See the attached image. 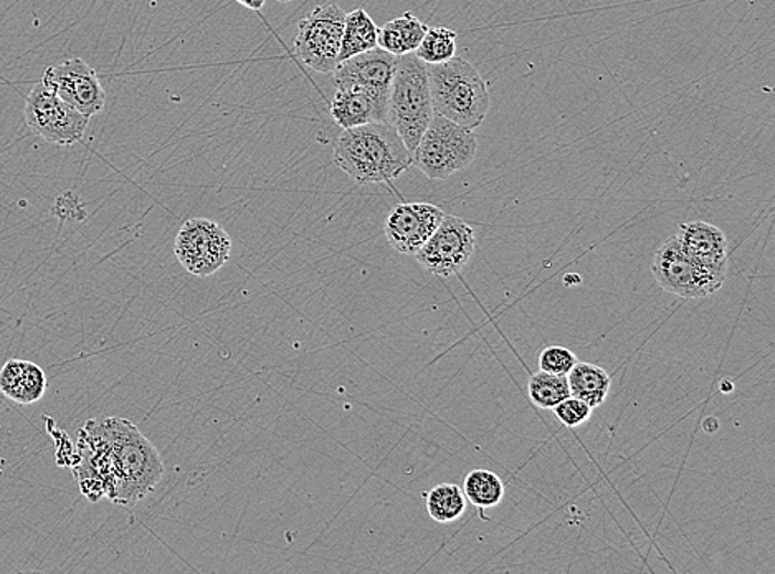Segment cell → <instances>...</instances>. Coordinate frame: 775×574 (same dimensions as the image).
Listing matches in <instances>:
<instances>
[{
    "mask_svg": "<svg viewBox=\"0 0 775 574\" xmlns=\"http://www.w3.org/2000/svg\"><path fill=\"white\" fill-rule=\"evenodd\" d=\"M72 467L90 502L109 499L122 507H135L155 492L164 473L156 447L123 417L88 420L78 430V456Z\"/></svg>",
    "mask_w": 775,
    "mask_h": 574,
    "instance_id": "1",
    "label": "cell"
},
{
    "mask_svg": "<svg viewBox=\"0 0 775 574\" xmlns=\"http://www.w3.org/2000/svg\"><path fill=\"white\" fill-rule=\"evenodd\" d=\"M333 163L359 185H373L404 175L412 166V153L389 123H367L341 133Z\"/></svg>",
    "mask_w": 775,
    "mask_h": 574,
    "instance_id": "2",
    "label": "cell"
},
{
    "mask_svg": "<svg viewBox=\"0 0 775 574\" xmlns=\"http://www.w3.org/2000/svg\"><path fill=\"white\" fill-rule=\"evenodd\" d=\"M433 112L457 125L474 129L481 126L490 112L491 98L486 80L462 56L449 62L427 65Z\"/></svg>",
    "mask_w": 775,
    "mask_h": 574,
    "instance_id": "3",
    "label": "cell"
},
{
    "mask_svg": "<svg viewBox=\"0 0 775 574\" xmlns=\"http://www.w3.org/2000/svg\"><path fill=\"white\" fill-rule=\"evenodd\" d=\"M433 116L436 112H433L427 63L422 62L416 53L397 56L396 73L390 85L387 122L396 128L410 153L416 152Z\"/></svg>",
    "mask_w": 775,
    "mask_h": 574,
    "instance_id": "4",
    "label": "cell"
},
{
    "mask_svg": "<svg viewBox=\"0 0 775 574\" xmlns=\"http://www.w3.org/2000/svg\"><path fill=\"white\" fill-rule=\"evenodd\" d=\"M476 136L465 126L436 115L412 153V166L433 181L449 179L476 158Z\"/></svg>",
    "mask_w": 775,
    "mask_h": 574,
    "instance_id": "5",
    "label": "cell"
},
{
    "mask_svg": "<svg viewBox=\"0 0 775 574\" xmlns=\"http://www.w3.org/2000/svg\"><path fill=\"white\" fill-rule=\"evenodd\" d=\"M346 12L336 3L317 6L303 17L295 36V53L317 73H333L337 66Z\"/></svg>",
    "mask_w": 775,
    "mask_h": 574,
    "instance_id": "6",
    "label": "cell"
},
{
    "mask_svg": "<svg viewBox=\"0 0 775 574\" xmlns=\"http://www.w3.org/2000/svg\"><path fill=\"white\" fill-rule=\"evenodd\" d=\"M651 272L664 292L684 300L706 299L721 290L726 282L691 259L681 249L677 236L670 237L657 250Z\"/></svg>",
    "mask_w": 775,
    "mask_h": 574,
    "instance_id": "7",
    "label": "cell"
},
{
    "mask_svg": "<svg viewBox=\"0 0 775 574\" xmlns=\"http://www.w3.org/2000/svg\"><path fill=\"white\" fill-rule=\"evenodd\" d=\"M180 265L197 276L219 272L232 253V239L219 223L210 219H190L180 227L174 242Z\"/></svg>",
    "mask_w": 775,
    "mask_h": 574,
    "instance_id": "8",
    "label": "cell"
},
{
    "mask_svg": "<svg viewBox=\"0 0 775 574\" xmlns=\"http://www.w3.org/2000/svg\"><path fill=\"white\" fill-rule=\"evenodd\" d=\"M25 123L30 132L59 146L80 143L88 128V116L66 105L43 83L33 86L27 96Z\"/></svg>",
    "mask_w": 775,
    "mask_h": 574,
    "instance_id": "9",
    "label": "cell"
},
{
    "mask_svg": "<svg viewBox=\"0 0 775 574\" xmlns=\"http://www.w3.org/2000/svg\"><path fill=\"white\" fill-rule=\"evenodd\" d=\"M474 230L455 216L443 217L436 232L416 253L417 262L437 276L459 275L474 255Z\"/></svg>",
    "mask_w": 775,
    "mask_h": 574,
    "instance_id": "10",
    "label": "cell"
},
{
    "mask_svg": "<svg viewBox=\"0 0 775 574\" xmlns=\"http://www.w3.org/2000/svg\"><path fill=\"white\" fill-rule=\"evenodd\" d=\"M42 83L66 105L88 118L105 109V88L95 70L82 59H69L60 65L49 66L43 73Z\"/></svg>",
    "mask_w": 775,
    "mask_h": 574,
    "instance_id": "11",
    "label": "cell"
},
{
    "mask_svg": "<svg viewBox=\"0 0 775 574\" xmlns=\"http://www.w3.org/2000/svg\"><path fill=\"white\" fill-rule=\"evenodd\" d=\"M446 212L436 203H399L384 223L387 242L404 255H416L442 222Z\"/></svg>",
    "mask_w": 775,
    "mask_h": 574,
    "instance_id": "12",
    "label": "cell"
},
{
    "mask_svg": "<svg viewBox=\"0 0 775 574\" xmlns=\"http://www.w3.org/2000/svg\"><path fill=\"white\" fill-rule=\"evenodd\" d=\"M397 56L386 50L376 49L350 56L334 69V85H356L373 90L380 95H390Z\"/></svg>",
    "mask_w": 775,
    "mask_h": 574,
    "instance_id": "13",
    "label": "cell"
},
{
    "mask_svg": "<svg viewBox=\"0 0 775 574\" xmlns=\"http://www.w3.org/2000/svg\"><path fill=\"white\" fill-rule=\"evenodd\" d=\"M387 108L389 96L363 86L344 85L336 86L331 102V116L341 128L349 129L367 123H389Z\"/></svg>",
    "mask_w": 775,
    "mask_h": 574,
    "instance_id": "14",
    "label": "cell"
},
{
    "mask_svg": "<svg viewBox=\"0 0 775 574\" xmlns=\"http://www.w3.org/2000/svg\"><path fill=\"white\" fill-rule=\"evenodd\" d=\"M681 249L714 275L726 280L727 239L720 227L703 220L681 223L677 233Z\"/></svg>",
    "mask_w": 775,
    "mask_h": 574,
    "instance_id": "15",
    "label": "cell"
},
{
    "mask_svg": "<svg viewBox=\"0 0 775 574\" xmlns=\"http://www.w3.org/2000/svg\"><path fill=\"white\" fill-rule=\"evenodd\" d=\"M427 30L429 25L419 17L406 12L380 27L377 33V46L396 56L407 55L416 52Z\"/></svg>",
    "mask_w": 775,
    "mask_h": 574,
    "instance_id": "16",
    "label": "cell"
},
{
    "mask_svg": "<svg viewBox=\"0 0 775 574\" xmlns=\"http://www.w3.org/2000/svg\"><path fill=\"white\" fill-rule=\"evenodd\" d=\"M377 33H379V27L376 25L373 17L366 10L356 9L346 13L337 63L376 49Z\"/></svg>",
    "mask_w": 775,
    "mask_h": 574,
    "instance_id": "17",
    "label": "cell"
},
{
    "mask_svg": "<svg viewBox=\"0 0 775 574\" xmlns=\"http://www.w3.org/2000/svg\"><path fill=\"white\" fill-rule=\"evenodd\" d=\"M570 396L584 400L590 407H599L606 403L610 390V376L600 366L577 362L567 375Z\"/></svg>",
    "mask_w": 775,
    "mask_h": 574,
    "instance_id": "18",
    "label": "cell"
},
{
    "mask_svg": "<svg viewBox=\"0 0 775 574\" xmlns=\"http://www.w3.org/2000/svg\"><path fill=\"white\" fill-rule=\"evenodd\" d=\"M463 493L468 502L476 509H491L503 500L504 483L491 470L474 469L465 477Z\"/></svg>",
    "mask_w": 775,
    "mask_h": 574,
    "instance_id": "19",
    "label": "cell"
},
{
    "mask_svg": "<svg viewBox=\"0 0 775 574\" xmlns=\"http://www.w3.org/2000/svg\"><path fill=\"white\" fill-rule=\"evenodd\" d=\"M467 497L455 483H440L427 493V512L439 523H452L465 513Z\"/></svg>",
    "mask_w": 775,
    "mask_h": 574,
    "instance_id": "20",
    "label": "cell"
},
{
    "mask_svg": "<svg viewBox=\"0 0 775 574\" xmlns=\"http://www.w3.org/2000/svg\"><path fill=\"white\" fill-rule=\"evenodd\" d=\"M527 393L534 406L540 409H554L557 404L570 396L569 382L567 376L540 372L531 376Z\"/></svg>",
    "mask_w": 775,
    "mask_h": 574,
    "instance_id": "21",
    "label": "cell"
},
{
    "mask_svg": "<svg viewBox=\"0 0 775 574\" xmlns=\"http://www.w3.org/2000/svg\"><path fill=\"white\" fill-rule=\"evenodd\" d=\"M427 65L449 62L457 55V32L447 27H429L416 52Z\"/></svg>",
    "mask_w": 775,
    "mask_h": 574,
    "instance_id": "22",
    "label": "cell"
},
{
    "mask_svg": "<svg viewBox=\"0 0 775 574\" xmlns=\"http://www.w3.org/2000/svg\"><path fill=\"white\" fill-rule=\"evenodd\" d=\"M46 390V376L35 363L27 362L25 369L20 376L19 384L9 399L19 404H33L42 399Z\"/></svg>",
    "mask_w": 775,
    "mask_h": 574,
    "instance_id": "23",
    "label": "cell"
},
{
    "mask_svg": "<svg viewBox=\"0 0 775 574\" xmlns=\"http://www.w3.org/2000/svg\"><path fill=\"white\" fill-rule=\"evenodd\" d=\"M577 362L579 359L570 349L564 346H547L541 353L540 368L541 372L551 373V375L567 376Z\"/></svg>",
    "mask_w": 775,
    "mask_h": 574,
    "instance_id": "24",
    "label": "cell"
},
{
    "mask_svg": "<svg viewBox=\"0 0 775 574\" xmlns=\"http://www.w3.org/2000/svg\"><path fill=\"white\" fill-rule=\"evenodd\" d=\"M554 413H556L557 419L564 424L566 427L583 426L593 416V407L589 404L584 403V400L577 399V397L569 396L564 399L563 403L557 404L554 407Z\"/></svg>",
    "mask_w": 775,
    "mask_h": 574,
    "instance_id": "25",
    "label": "cell"
},
{
    "mask_svg": "<svg viewBox=\"0 0 775 574\" xmlns=\"http://www.w3.org/2000/svg\"><path fill=\"white\" fill-rule=\"evenodd\" d=\"M25 363L22 359H10L0 369V393L6 397L12 396L13 390H15L17 384H19L20 376H22L23 369H25Z\"/></svg>",
    "mask_w": 775,
    "mask_h": 574,
    "instance_id": "26",
    "label": "cell"
},
{
    "mask_svg": "<svg viewBox=\"0 0 775 574\" xmlns=\"http://www.w3.org/2000/svg\"><path fill=\"white\" fill-rule=\"evenodd\" d=\"M237 2L242 3L247 9L260 10L265 6L266 0H237Z\"/></svg>",
    "mask_w": 775,
    "mask_h": 574,
    "instance_id": "27",
    "label": "cell"
},
{
    "mask_svg": "<svg viewBox=\"0 0 775 574\" xmlns=\"http://www.w3.org/2000/svg\"><path fill=\"white\" fill-rule=\"evenodd\" d=\"M276 2H280V3H290V2H295V0H276Z\"/></svg>",
    "mask_w": 775,
    "mask_h": 574,
    "instance_id": "28",
    "label": "cell"
}]
</instances>
